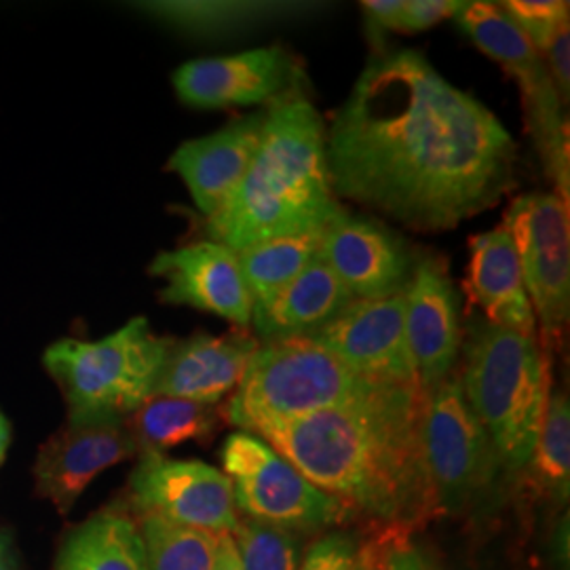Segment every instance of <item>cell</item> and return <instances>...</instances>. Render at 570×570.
<instances>
[{
    "label": "cell",
    "instance_id": "cell-20",
    "mask_svg": "<svg viewBox=\"0 0 570 570\" xmlns=\"http://www.w3.org/2000/svg\"><path fill=\"white\" fill-rule=\"evenodd\" d=\"M468 285L489 324L534 336V311L515 247L503 226L471 239Z\"/></svg>",
    "mask_w": 570,
    "mask_h": 570
},
{
    "label": "cell",
    "instance_id": "cell-29",
    "mask_svg": "<svg viewBox=\"0 0 570 570\" xmlns=\"http://www.w3.org/2000/svg\"><path fill=\"white\" fill-rule=\"evenodd\" d=\"M520 32L543 56L556 30L569 21L570 4L562 0H505L497 2Z\"/></svg>",
    "mask_w": 570,
    "mask_h": 570
},
{
    "label": "cell",
    "instance_id": "cell-8",
    "mask_svg": "<svg viewBox=\"0 0 570 570\" xmlns=\"http://www.w3.org/2000/svg\"><path fill=\"white\" fill-rule=\"evenodd\" d=\"M421 442L435 510L463 513L494 490L503 465L469 407L459 370L425 393Z\"/></svg>",
    "mask_w": 570,
    "mask_h": 570
},
{
    "label": "cell",
    "instance_id": "cell-27",
    "mask_svg": "<svg viewBox=\"0 0 570 570\" xmlns=\"http://www.w3.org/2000/svg\"><path fill=\"white\" fill-rule=\"evenodd\" d=\"M148 570H214L218 539L204 530L184 529L155 515H142Z\"/></svg>",
    "mask_w": 570,
    "mask_h": 570
},
{
    "label": "cell",
    "instance_id": "cell-34",
    "mask_svg": "<svg viewBox=\"0 0 570 570\" xmlns=\"http://www.w3.org/2000/svg\"><path fill=\"white\" fill-rule=\"evenodd\" d=\"M406 0H366L362 2L367 28L379 37L385 30H400Z\"/></svg>",
    "mask_w": 570,
    "mask_h": 570
},
{
    "label": "cell",
    "instance_id": "cell-12",
    "mask_svg": "<svg viewBox=\"0 0 570 570\" xmlns=\"http://www.w3.org/2000/svg\"><path fill=\"white\" fill-rule=\"evenodd\" d=\"M308 338L362 379L419 385L407 346L404 294L381 301H353L336 320Z\"/></svg>",
    "mask_w": 570,
    "mask_h": 570
},
{
    "label": "cell",
    "instance_id": "cell-3",
    "mask_svg": "<svg viewBox=\"0 0 570 570\" xmlns=\"http://www.w3.org/2000/svg\"><path fill=\"white\" fill-rule=\"evenodd\" d=\"M326 159V125L294 89L266 110L261 142L242 183L205 218V235L233 252L320 230L341 214Z\"/></svg>",
    "mask_w": 570,
    "mask_h": 570
},
{
    "label": "cell",
    "instance_id": "cell-25",
    "mask_svg": "<svg viewBox=\"0 0 570 570\" xmlns=\"http://www.w3.org/2000/svg\"><path fill=\"white\" fill-rule=\"evenodd\" d=\"M324 228L303 235L268 239L235 252L254 305L273 298L311 265V261L320 254Z\"/></svg>",
    "mask_w": 570,
    "mask_h": 570
},
{
    "label": "cell",
    "instance_id": "cell-9",
    "mask_svg": "<svg viewBox=\"0 0 570 570\" xmlns=\"http://www.w3.org/2000/svg\"><path fill=\"white\" fill-rule=\"evenodd\" d=\"M223 465L237 513L292 532L330 529L353 513L343 501L313 487L282 454L254 433L226 438Z\"/></svg>",
    "mask_w": 570,
    "mask_h": 570
},
{
    "label": "cell",
    "instance_id": "cell-17",
    "mask_svg": "<svg viewBox=\"0 0 570 570\" xmlns=\"http://www.w3.org/2000/svg\"><path fill=\"white\" fill-rule=\"evenodd\" d=\"M404 298L410 355L419 385L429 393L456 370L463 345L459 296L442 261H419Z\"/></svg>",
    "mask_w": 570,
    "mask_h": 570
},
{
    "label": "cell",
    "instance_id": "cell-33",
    "mask_svg": "<svg viewBox=\"0 0 570 570\" xmlns=\"http://www.w3.org/2000/svg\"><path fill=\"white\" fill-rule=\"evenodd\" d=\"M381 564L383 570H433L425 553L414 543H410L406 537L391 539L387 546H383Z\"/></svg>",
    "mask_w": 570,
    "mask_h": 570
},
{
    "label": "cell",
    "instance_id": "cell-23",
    "mask_svg": "<svg viewBox=\"0 0 570 570\" xmlns=\"http://www.w3.org/2000/svg\"><path fill=\"white\" fill-rule=\"evenodd\" d=\"M56 570H148L140 527L119 508L96 513L68 534Z\"/></svg>",
    "mask_w": 570,
    "mask_h": 570
},
{
    "label": "cell",
    "instance_id": "cell-14",
    "mask_svg": "<svg viewBox=\"0 0 570 570\" xmlns=\"http://www.w3.org/2000/svg\"><path fill=\"white\" fill-rule=\"evenodd\" d=\"M303 79L284 47H261L225 58L188 61L174 72L178 98L190 108L218 110L279 100Z\"/></svg>",
    "mask_w": 570,
    "mask_h": 570
},
{
    "label": "cell",
    "instance_id": "cell-4",
    "mask_svg": "<svg viewBox=\"0 0 570 570\" xmlns=\"http://www.w3.org/2000/svg\"><path fill=\"white\" fill-rule=\"evenodd\" d=\"M461 385L469 407L489 433L503 471L522 473L532 459L550 400V362L537 334L471 320L463 341Z\"/></svg>",
    "mask_w": 570,
    "mask_h": 570
},
{
    "label": "cell",
    "instance_id": "cell-38",
    "mask_svg": "<svg viewBox=\"0 0 570 570\" xmlns=\"http://www.w3.org/2000/svg\"><path fill=\"white\" fill-rule=\"evenodd\" d=\"M9 442H11V425H9L7 416L0 412V465H2L4 456H7Z\"/></svg>",
    "mask_w": 570,
    "mask_h": 570
},
{
    "label": "cell",
    "instance_id": "cell-22",
    "mask_svg": "<svg viewBox=\"0 0 570 570\" xmlns=\"http://www.w3.org/2000/svg\"><path fill=\"white\" fill-rule=\"evenodd\" d=\"M140 11L195 37H230L275 21L303 18L324 4L289 0H159L138 2Z\"/></svg>",
    "mask_w": 570,
    "mask_h": 570
},
{
    "label": "cell",
    "instance_id": "cell-2",
    "mask_svg": "<svg viewBox=\"0 0 570 570\" xmlns=\"http://www.w3.org/2000/svg\"><path fill=\"white\" fill-rule=\"evenodd\" d=\"M423 406L419 385L376 383L343 406L261 423L249 433L346 508L406 529L435 510L421 442Z\"/></svg>",
    "mask_w": 570,
    "mask_h": 570
},
{
    "label": "cell",
    "instance_id": "cell-1",
    "mask_svg": "<svg viewBox=\"0 0 570 570\" xmlns=\"http://www.w3.org/2000/svg\"><path fill=\"white\" fill-rule=\"evenodd\" d=\"M334 195L416 230H450L515 186L518 148L489 108L414 49L374 56L326 129Z\"/></svg>",
    "mask_w": 570,
    "mask_h": 570
},
{
    "label": "cell",
    "instance_id": "cell-16",
    "mask_svg": "<svg viewBox=\"0 0 570 570\" xmlns=\"http://www.w3.org/2000/svg\"><path fill=\"white\" fill-rule=\"evenodd\" d=\"M150 275L164 279L159 298L167 305L193 306L235 326L252 322L254 301L237 254L226 245L207 239L161 252L150 265Z\"/></svg>",
    "mask_w": 570,
    "mask_h": 570
},
{
    "label": "cell",
    "instance_id": "cell-32",
    "mask_svg": "<svg viewBox=\"0 0 570 570\" xmlns=\"http://www.w3.org/2000/svg\"><path fill=\"white\" fill-rule=\"evenodd\" d=\"M543 56H548V63H550V77L553 85H556V89H558V94H560V98H562V102H569L570 96V28L569 21L567 23H562L558 30H556V35H553V39H551L550 45H548V49H546V53Z\"/></svg>",
    "mask_w": 570,
    "mask_h": 570
},
{
    "label": "cell",
    "instance_id": "cell-24",
    "mask_svg": "<svg viewBox=\"0 0 570 570\" xmlns=\"http://www.w3.org/2000/svg\"><path fill=\"white\" fill-rule=\"evenodd\" d=\"M218 423V407L167 395H153L127 419L140 454H164L186 442H202Z\"/></svg>",
    "mask_w": 570,
    "mask_h": 570
},
{
    "label": "cell",
    "instance_id": "cell-19",
    "mask_svg": "<svg viewBox=\"0 0 570 570\" xmlns=\"http://www.w3.org/2000/svg\"><path fill=\"white\" fill-rule=\"evenodd\" d=\"M265 117L266 110L239 117L212 136L184 142L171 155L169 169L183 178L205 218L214 216L242 183L261 142Z\"/></svg>",
    "mask_w": 570,
    "mask_h": 570
},
{
    "label": "cell",
    "instance_id": "cell-26",
    "mask_svg": "<svg viewBox=\"0 0 570 570\" xmlns=\"http://www.w3.org/2000/svg\"><path fill=\"white\" fill-rule=\"evenodd\" d=\"M522 473H529L534 487L558 503L569 501L570 406L569 397L562 389L551 391L537 446Z\"/></svg>",
    "mask_w": 570,
    "mask_h": 570
},
{
    "label": "cell",
    "instance_id": "cell-36",
    "mask_svg": "<svg viewBox=\"0 0 570 570\" xmlns=\"http://www.w3.org/2000/svg\"><path fill=\"white\" fill-rule=\"evenodd\" d=\"M381 556H383V546L381 543H370L366 548L357 551L353 570H383Z\"/></svg>",
    "mask_w": 570,
    "mask_h": 570
},
{
    "label": "cell",
    "instance_id": "cell-15",
    "mask_svg": "<svg viewBox=\"0 0 570 570\" xmlns=\"http://www.w3.org/2000/svg\"><path fill=\"white\" fill-rule=\"evenodd\" d=\"M134 454H138V446L127 428V419L68 421L39 450L35 463L37 494L66 515L96 475Z\"/></svg>",
    "mask_w": 570,
    "mask_h": 570
},
{
    "label": "cell",
    "instance_id": "cell-7",
    "mask_svg": "<svg viewBox=\"0 0 570 570\" xmlns=\"http://www.w3.org/2000/svg\"><path fill=\"white\" fill-rule=\"evenodd\" d=\"M454 21L478 49L499 61L518 82L530 136L558 197L569 204V117L543 56L497 2H465Z\"/></svg>",
    "mask_w": 570,
    "mask_h": 570
},
{
    "label": "cell",
    "instance_id": "cell-13",
    "mask_svg": "<svg viewBox=\"0 0 570 570\" xmlns=\"http://www.w3.org/2000/svg\"><path fill=\"white\" fill-rule=\"evenodd\" d=\"M320 254L355 301L404 294L416 268L414 256L400 235L346 209L327 223Z\"/></svg>",
    "mask_w": 570,
    "mask_h": 570
},
{
    "label": "cell",
    "instance_id": "cell-21",
    "mask_svg": "<svg viewBox=\"0 0 570 570\" xmlns=\"http://www.w3.org/2000/svg\"><path fill=\"white\" fill-rule=\"evenodd\" d=\"M353 301L346 285L317 254L292 284L266 303L254 305L252 322L263 343L311 336L336 320Z\"/></svg>",
    "mask_w": 570,
    "mask_h": 570
},
{
    "label": "cell",
    "instance_id": "cell-28",
    "mask_svg": "<svg viewBox=\"0 0 570 570\" xmlns=\"http://www.w3.org/2000/svg\"><path fill=\"white\" fill-rule=\"evenodd\" d=\"M230 537L242 570L301 569V541L292 530L244 518Z\"/></svg>",
    "mask_w": 570,
    "mask_h": 570
},
{
    "label": "cell",
    "instance_id": "cell-18",
    "mask_svg": "<svg viewBox=\"0 0 570 570\" xmlns=\"http://www.w3.org/2000/svg\"><path fill=\"white\" fill-rule=\"evenodd\" d=\"M258 346L261 341L245 330L223 336L199 332L186 341H171L155 395L216 406L239 387Z\"/></svg>",
    "mask_w": 570,
    "mask_h": 570
},
{
    "label": "cell",
    "instance_id": "cell-11",
    "mask_svg": "<svg viewBox=\"0 0 570 570\" xmlns=\"http://www.w3.org/2000/svg\"><path fill=\"white\" fill-rule=\"evenodd\" d=\"M129 497L140 515H155L184 529L223 537L239 524L230 480L204 461L142 454L129 478Z\"/></svg>",
    "mask_w": 570,
    "mask_h": 570
},
{
    "label": "cell",
    "instance_id": "cell-6",
    "mask_svg": "<svg viewBox=\"0 0 570 570\" xmlns=\"http://www.w3.org/2000/svg\"><path fill=\"white\" fill-rule=\"evenodd\" d=\"M376 385L351 372L308 336L261 343L239 387L226 406V421L242 431L261 423L294 421L343 406Z\"/></svg>",
    "mask_w": 570,
    "mask_h": 570
},
{
    "label": "cell",
    "instance_id": "cell-5",
    "mask_svg": "<svg viewBox=\"0 0 570 570\" xmlns=\"http://www.w3.org/2000/svg\"><path fill=\"white\" fill-rule=\"evenodd\" d=\"M171 341L134 317L102 341H58L45 367L60 385L68 421H125L155 395Z\"/></svg>",
    "mask_w": 570,
    "mask_h": 570
},
{
    "label": "cell",
    "instance_id": "cell-31",
    "mask_svg": "<svg viewBox=\"0 0 570 570\" xmlns=\"http://www.w3.org/2000/svg\"><path fill=\"white\" fill-rule=\"evenodd\" d=\"M465 2L461 0H406L400 30L402 32H421L435 26L438 21L454 18Z\"/></svg>",
    "mask_w": 570,
    "mask_h": 570
},
{
    "label": "cell",
    "instance_id": "cell-10",
    "mask_svg": "<svg viewBox=\"0 0 570 570\" xmlns=\"http://www.w3.org/2000/svg\"><path fill=\"white\" fill-rule=\"evenodd\" d=\"M503 228L515 247L534 320L546 341L560 338L570 317L569 204L548 193L522 195L511 202Z\"/></svg>",
    "mask_w": 570,
    "mask_h": 570
},
{
    "label": "cell",
    "instance_id": "cell-35",
    "mask_svg": "<svg viewBox=\"0 0 570 570\" xmlns=\"http://www.w3.org/2000/svg\"><path fill=\"white\" fill-rule=\"evenodd\" d=\"M214 570H242L230 534H223L218 539V553H216V569Z\"/></svg>",
    "mask_w": 570,
    "mask_h": 570
},
{
    "label": "cell",
    "instance_id": "cell-37",
    "mask_svg": "<svg viewBox=\"0 0 570 570\" xmlns=\"http://www.w3.org/2000/svg\"><path fill=\"white\" fill-rule=\"evenodd\" d=\"M0 570H21L18 558L9 546V539L0 532Z\"/></svg>",
    "mask_w": 570,
    "mask_h": 570
},
{
    "label": "cell",
    "instance_id": "cell-30",
    "mask_svg": "<svg viewBox=\"0 0 570 570\" xmlns=\"http://www.w3.org/2000/svg\"><path fill=\"white\" fill-rule=\"evenodd\" d=\"M357 543L343 532H332L315 541L305 553L298 570H353L357 558Z\"/></svg>",
    "mask_w": 570,
    "mask_h": 570
}]
</instances>
